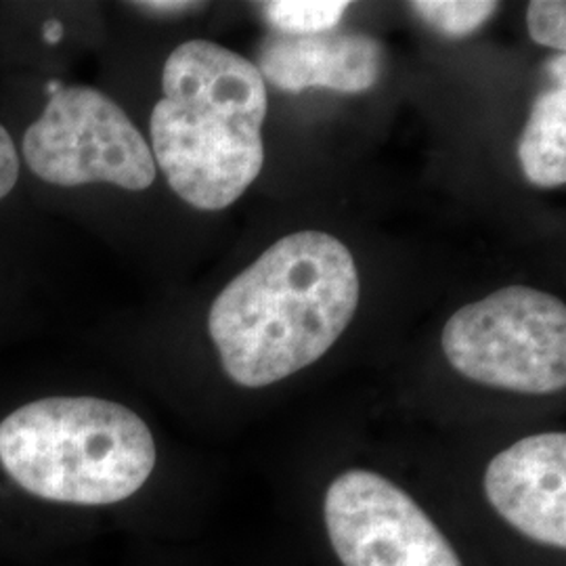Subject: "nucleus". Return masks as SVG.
<instances>
[{"label": "nucleus", "instance_id": "4", "mask_svg": "<svg viewBox=\"0 0 566 566\" xmlns=\"http://www.w3.org/2000/svg\"><path fill=\"white\" fill-rule=\"evenodd\" d=\"M441 344L472 382L523 395L566 386V306L547 292L512 285L465 304L447 322Z\"/></svg>", "mask_w": 566, "mask_h": 566}, {"label": "nucleus", "instance_id": "15", "mask_svg": "<svg viewBox=\"0 0 566 566\" xmlns=\"http://www.w3.org/2000/svg\"><path fill=\"white\" fill-rule=\"evenodd\" d=\"M565 55L560 53L558 57H554V60L549 61V72H552V76L556 78V81L560 82V86H565Z\"/></svg>", "mask_w": 566, "mask_h": 566}, {"label": "nucleus", "instance_id": "2", "mask_svg": "<svg viewBox=\"0 0 566 566\" xmlns=\"http://www.w3.org/2000/svg\"><path fill=\"white\" fill-rule=\"evenodd\" d=\"M149 130L154 163L182 202L223 210L264 163L266 84L259 67L210 41L179 44L164 63Z\"/></svg>", "mask_w": 566, "mask_h": 566}, {"label": "nucleus", "instance_id": "8", "mask_svg": "<svg viewBox=\"0 0 566 566\" xmlns=\"http://www.w3.org/2000/svg\"><path fill=\"white\" fill-rule=\"evenodd\" d=\"M261 76L287 93L329 88L336 93L369 91L382 72L380 42L365 34L325 32L315 36H287L273 32L259 46Z\"/></svg>", "mask_w": 566, "mask_h": 566}, {"label": "nucleus", "instance_id": "11", "mask_svg": "<svg viewBox=\"0 0 566 566\" xmlns=\"http://www.w3.org/2000/svg\"><path fill=\"white\" fill-rule=\"evenodd\" d=\"M497 2L489 0H416L409 9L430 28L451 39L470 36L481 30L497 11Z\"/></svg>", "mask_w": 566, "mask_h": 566}, {"label": "nucleus", "instance_id": "13", "mask_svg": "<svg viewBox=\"0 0 566 566\" xmlns=\"http://www.w3.org/2000/svg\"><path fill=\"white\" fill-rule=\"evenodd\" d=\"M20 179V158L15 143L0 124V200L7 198Z\"/></svg>", "mask_w": 566, "mask_h": 566}, {"label": "nucleus", "instance_id": "5", "mask_svg": "<svg viewBox=\"0 0 566 566\" xmlns=\"http://www.w3.org/2000/svg\"><path fill=\"white\" fill-rule=\"evenodd\" d=\"M23 160L55 187L109 182L143 191L156 181L149 143L118 103L91 86L60 88L28 126Z\"/></svg>", "mask_w": 566, "mask_h": 566}, {"label": "nucleus", "instance_id": "6", "mask_svg": "<svg viewBox=\"0 0 566 566\" xmlns=\"http://www.w3.org/2000/svg\"><path fill=\"white\" fill-rule=\"evenodd\" d=\"M324 516L344 566H462L416 500L376 472L348 470L334 479Z\"/></svg>", "mask_w": 566, "mask_h": 566}, {"label": "nucleus", "instance_id": "1", "mask_svg": "<svg viewBox=\"0 0 566 566\" xmlns=\"http://www.w3.org/2000/svg\"><path fill=\"white\" fill-rule=\"evenodd\" d=\"M359 273L324 231L273 243L210 306L208 332L235 385L263 388L319 361L353 322Z\"/></svg>", "mask_w": 566, "mask_h": 566}, {"label": "nucleus", "instance_id": "3", "mask_svg": "<svg viewBox=\"0 0 566 566\" xmlns=\"http://www.w3.org/2000/svg\"><path fill=\"white\" fill-rule=\"evenodd\" d=\"M156 458L149 426L99 397H44L0 422V470L46 504H120L149 481Z\"/></svg>", "mask_w": 566, "mask_h": 566}, {"label": "nucleus", "instance_id": "14", "mask_svg": "<svg viewBox=\"0 0 566 566\" xmlns=\"http://www.w3.org/2000/svg\"><path fill=\"white\" fill-rule=\"evenodd\" d=\"M139 9H147V11H154V13H182L191 7H200L198 2H137Z\"/></svg>", "mask_w": 566, "mask_h": 566}, {"label": "nucleus", "instance_id": "10", "mask_svg": "<svg viewBox=\"0 0 566 566\" xmlns=\"http://www.w3.org/2000/svg\"><path fill=\"white\" fill-rule=\"evenodd\" d=\"M350 4L340 0H273L263 2V15L275 32L315 36L334 32Z\"/></svg>", "mask_w": 566, "mask_h": 566}, {"label": "nucleus", "instance_id": "7", "mask_svg": "<svg viewBox=\"0 0 566 566\" xmlns=\"http://www.w3.org/2000/svg\"><path fill=\"white\" fill-rule=\"evenodd\" d=\"M485 493L495 512L544 546L566 547V434L542 432L497 453Z\"/></svg>", "mask_w": 566, "mask_h": 566}, {"label": "nucleus", "instance_id": "9", "mask_svg": "<svg viewBox=\"0 0 566 566\" xmlns=\"http://www.w3.org/2000/svg\"><path fill=\"white\" fill-rule=\"evenodd\" d=\"M518 160L526 181L556 189L566 182V91L554 86L542 93L528 114L518 143Z\"/></svg>", "mask_w": 566, "mask_h": 566}, {"label": "nucleus", "instance_id": "12", "mask_svg": "<svg viewBox=\"0 0 566 566\" xmlns=\"http://www.w3.org/2000/svg\"><path fill=\"white\" fill-rule=\"evenodd\" d=\"M528 34L537 44L565 53L566 4L563 0H533L526 9Z\"/></svg>", "mask_w": 566, "mask_h": 566}]
</instances>
